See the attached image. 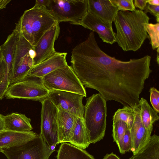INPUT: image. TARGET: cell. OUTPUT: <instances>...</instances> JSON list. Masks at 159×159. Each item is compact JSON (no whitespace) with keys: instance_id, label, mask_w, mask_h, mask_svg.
<instances>
[{"instance_id":"cell-26","label":"cell","mask_w":159,"mask_h":159,"mask_svg":"<svg viewBox=\"0 0 159 159\" xmlns=\"http://www.w3.org/2000/svg\"><path fill=\"white\" fill-rule=\"evenodd\" d=\"M134 114L133 108L124 106L115 112L112 118L113 122L119 120L123 121L127 124L128 128L129 129L134 120Z\"/></svg>"},{"instance_id":"cell-39","label":"cell","mask_w":159,"mask_h":159,"mask_svg":"<svg viewBox=\"0 0 159 159\" xmlns=\"http://www.w3.org/2000/svg\"><path fill=\"white\" fill-rule=\"evenodd\" d=\"M147 3L154 6H159V0H148Z\"/></svg>"},{"instance_id":"cell-7","label":"cell","mask_w":159,"mask_h":159,"mask_svg":"<svg viewBox=\"0 0 159 159\" xmlns=\"http://www.w3.org/2000/svg\"><path fill=\"white\" fill-rule=\"evenodd\" d=\"M54 151L49 147L39 134L25 143L3 149L0 152L7 159H49Z\"/></svg>"},{"instance_id":"cell-22","label":"cell","mask_w":159,"mask_h":159,"mask_svg":"<svg viewBox=\"0 0 159 159\" xmlns=\"http://www.w3.org/2000/svg\"><path fill=\"white\" fill-rule=\"evenodd\" d=\"M139 105L142 123L147 132L151 134L153 124L159 119L158 113L151 107L147 101L143 98L140 99Z\"/></svg>"},{"instance_id":"cell-32","label":"cell","mask_w":159,"mask_h":159,"mask_svg":"<svg viewBox=\"0 0 159 159\" xmlns=\"http://www.w3.org/2000/svg\"><path fill=\"white\" fill-rule=\"evenodd\" d=\"M146 8L151 12L156 17L157 22L159 23V6H154L148 4Z\"/></svg>"},{"instance_id":"cell-34","label":"cell","mask_w":159,"mask_h":159,"mask_svg":"<svg viewBox=\"0 0 159 159\" xmlns=\"http://www.w3.org/2000/svg\"><path fill=\"white\" fill-rule=\"evenodd\" d=\"M147 1V0H134V4L135 8H138L143 11L146 8Z\"/></svg>"},{"instance_id":"cell-24","label":"cell","mask_w":159,"mask_h":159,"mask_svg":"<svg viewBox=\"0 0 159 159\" xmlns=\"http://www.w3.org/2000/svg\"><path fill=\"white\" fill-rule=\"evenodd\" d=\"M33 59L29 52L23 60L13 68L10 84L22 81L26 77L34 66Z\"/></svg>"},{"instance_id":"cell-20","label":"cell","mask_w":159,"mask_h":159,"mask_svg":"<svg viewBox=\"0 0 159 159\" xmlns=\"http://www.w3.org/2000/svg\"><path fill=\"white\" fill-rule=\"evenodd\" d=\"M19 34L18 30L15 28L12 33L8 36L5 42L0 46L2 56L4 58L6 66L12 71Z\"/></svg>"},{"instance_id":"cell-9","label":"cell","mask_w":159,"mask_h":159,"mask_svg":"<svg viewBox=\"0 0 159 159\" xmlns=\"http://www.w3.org/2000/svg\"><path fill=\"white\" fill-rule=\"evenodd\" d=\"M40 102L42 108L40 134L49 147L55 150L58 143V110L48 98Z\"/></svg>"},{"instance_id":"cell-5","label":"cell","mask_w":159,"mask_h":159,"mask_svg":"<svg viewBox=\"0 0 159 159\" xmlns=\"http://www.w3.org/2000/svg\"><path fill=\"white\" fill-rule=\"evenodd\" d=\"M47 8L58 23L80 25L88 11V0H50Z\"/></svg>"},{"instance_id":"cell-21","label":"cell","mask_w":159,"mask_h":159,"mask_svg":"<svg viewBox=\"0 0 159 159\" xmlns=\"http://www.w3.org/2000/svg\"><path fill=\"white\" fill-rule=\"evenodd\" d=\"M57 159H95L84 149L70 143H61L57 151Z\"/></svg>"},{"instance_id":"cell-4","label":"cell","mask_w":159,"mask_h":159,"mask_svg":"<svg viewBox=\"0 0 159 159\" xmlns=\"http://www.w3.org/2000/svg\"><path fill=\"white\" fill-rule=\"evenodd\" d=\"M84 106V119L91 143L103 139L106 130L107 101L99 93L86 99Z\"/></svg>"},{"instance_id":"cell-36","label":"cell","mask_w":159,"mask_h":159,"mask_svg":"<svg viewBox=\"0 0 159 159\" xmlns=\"http://www.w3.org/2000/svg\"><path fill=\"white\" fill-rule=\"evenodd\" d=\"M102 159H120L113 153L107 154Z\"/></svg>"},{"instance_id":"cell-11","label":"cell","mask_w":159,"mask_h":159,"mask_svg":"<svg viewBox=\"0 0 159 159\" xmlns=\"http://www.w3.org/2000/svg\"><path fill=\"white\" fill-rule=\"evenodd\" d=\"M60 32V27L59 23L57 22L44 34L34 47L35 52V56L33 59L34 66L57 53V52L55 50L54 45Z\"/></svg>"},{"instance_id":"cell-10","label":"cell","mask_w":159,"mask_h":159,"mask_svg":"<svg viewBox=\"0 0 159 159\" xmlns=\"http://www.w3.org/2000/svg\"><path fill=\"white\" fill-rule=\"evenodd\" d=\"M84 97L72 92L59 91H49L48 98L58 111H63L84 119Z\"/></svg>"},{"instance_id":"cell-28","label":"cell","mask_w":159,"mask_h":159,"mask_svg":"<svg viewBox=\"0 0 159 159\" xmlns=\"http://www.w3.org/2000/svg\"><path fill=\"white\" fill-rule=\"evenodd\" d=\"M146 30L150 38L152 48L154 50L159 47V24L149 23L145 25Z\"/></svg>"},{"instance_id":"cell-37","label":"cell","mask_w":159,"mask_h":159,"mask_svg":"<svg viewBox=\"0 0 159 159\" xmlns=\"http://www.w3.org/2000/svg\"><path fill=\"white\" fill-rule=\"evenodd\" d=\"M11 0H0V10L6 8L7 5Z\"/></svg>"},{"instance_id":"cell-23","label":"cell","mask_w":159,"mask_h":159,"mask_svg":"<svg viewBox=\"0 0 159 159\" xmlns=\"http://www.w3.org/2000/svg\"><path fill=\"white\" fill-rule=\"evenodd\" d=\"M129 159H159V136H151L147 143Z\"/></svg>"},{"instance_id":"cell-15","label":"cell","mask_w":159,"mask_h":159,"mask_svg":"<svg viewBox=\"0 0 159 159\" xmlns=\"http://www.w3.org/2000/svg\"><path fill=\"white\" fill-rule=\"evenodd\" d=\"M88 11L103 20L112 23L119 11L111 0H88Z\"/></svg>"},{"instance_id":"cell-14","label":"cell","mask_w":159,"mask_h":159,"mask_svg":"<svg viewBox=\"0 0 159 159\" xmlns=\"http://www.w3.org/2000/svg\"><path fill=\"white\" fill-rule=\"evenodd\" d=\"M67 52H58L52 57L34 66L27 76L42 79L44 76L58 69L68 65L66 61Z\"/></svg>"},{"instance_id":"cell-38","label":"cell","mask_w":159,"mask_h":159,"mask_svg":"<svg viewBox=\"0 0 159 159\" xmlns=\"http://www.w3.org/2000/svg\"><path fill=\"white\" fill-rule=\"evenodd\" d=\"M3 116L0 114V131L4 129Z\"/></svg>"},{"instance_id":"cell-8","label":"cell","mask_w":159,"mask_h":159,"mask_svg":"<svg viewBox=\"0 0 159 159\" xmlns=\"http://www.w3.org/2000/svg\"><path fill=\"white\" fill-rule=\"evenodd\" d=\"M29 77L30 78L26 77L22 81L10 84L4 97L7 99H25L40 102L47 98L49 91L44 85L42 79Z\"/></svg>"},{"instance_id":"cell-12","label":"cell","mask_w":159,"mask_h":159,"mask_svg":"<svg viewBox=\"0 0 159 159\" xmlns=\"http://www.w3.org/2000/svg\"><path fill=\"white\" fill-rule=\"evenodd\" d=\"M80 25L97 33L104 42L110 44L116 42L112 23L105 21L88 11Z\"/></svg>"},{"instance_id":"cell-29","label":"cell","mask_w":159,"mask_h":159,"mask_svg":"<svg viewBox=\"0 0 159 159\" xmlns=\"http://www.w3.org/2000/svg\"><path fill=\"white\" fill-rule=\"evenodd\" d=\"M119 11H134L136 10L133 0H111Z\"/></svg>"},{"instance_id":"cell-25","label":"cell","mask_w":159,"mask_h":159,"mask_svg":"<svg viewBox=\"0 0 159 159\" xmlns=\"http://www.w3.org/2000/svg\"><path fill=\"white\" fill-rule=\"evenodd\" d=\"M19 33L14 57L12 69L23 60L31 49L34 48V47L20 33Z\"/></svg>"},{"instance_id":"cell-19","label":"cell","mask_w":159,"mask_h":159,"mask_svg":"<svg viewBox=\"0 0 159 159\" xmlns=\"http://www.w3.org/2000/svg\"><path fill=\"white\" fill-rule=\"evenodd\" d=\"M70 143L85 149L91 144L89 137L84 119L77 117L74 122L70 140Z\"/></svg>"},{"instance_id":"cell-35","label":"cell","mask_w":159,"mask_h":159,"mask_svg":"<svg viewBox=\"0 0 159 159\" xmlns=\"http://www.w3.org/2000/svg\"><path fill=\"white\" fill-rule=\"evenodd\" d=\"M50 0H36L35 5L39 6H44L47 7Z\"/></svg>"},{"instance_id":"cell-13","label":"cell","mask_w":159,"mask_h":159,"mask_svg":"<svg viewBox=\"0 0 159 159\" xmlns=\"http://www.w3.org/2000/svg\"><path fill=\"white\" fill-rule=\"evenodd\" d=\"M133 108L134 112V117L133 124L129 130L132 141L130 150L134 154L147 143L151 134L147 132L142 123L139 105H135Z\"/></svg>"},{"instance_id":"cell-31","label":"cell","mask_w":159,"mask_h":159,"mask_svg":"<svg viewBox=\"0 0 159 159\" xmlns=\"http://www.w3.org/2000/svg\"><path fill=\"white\" fill-rule=\"evenodd\" d=\"M132 141L129 130L128 129L123 137L121 154H124L130 150Z\"/></svg>"},{"instance_id":"cell-17","label":"cell","mask_w":159,"mask_h":159,"mask_svg":"<svg viewBox=\"0 0 159 159\" xmlns=\"http://www.w3.org/2000/svg\"><path fill=\"white\" fill-rule=\"evenodd\" d=\"M77 117L74 115L63 111H58L57 116L58 144L63 143H69L73 125Z\"/></svg>"},{"instance_id":"cell-33","label":"cell","mask_w":159,"mask_h":159,"mask_svg":"<svg viewBox=\"0 0 159 159\" xmlns=\"http://www.w3.org/2000/svg\"><path fill=\"white\" fill-rule=\"evenodd\" d=\"M6 69V64L2 57L0 60V84L1 83L4 78Z\"/></svg>"},{"instance_id":"cell-6","label":"cell","mask_w":159,"mask_h":159,"mask_svg":"<svg viewBox=\"0 0 159 159\" xmlns=\"http://www.w3.org/2000/svg\"><path fill=\"white\" fill-rule=\"evenodd\" d=\"M42 80L44 85L48 91H67L86 97L84 86L71 66L68 65L49 73Z\"/></svg>"},{"instance_id":"cell-3","label":"cell","mask_w":159,"mask_h":159,"mask_svg":"<svg viewBox=\"0 0 159 159\" xmlns=\"http://www.w3.org/2000/svg\"><path fill=\"white\" fill-rule=\"evenodd\" d=\"M57 22L46 7L35 5L24 11L15 28L34 47Z\"/></svg>"},{"instance_id":"cell-16","label":"cell","mask_w":159,"mask_h":159,"mask_svg":"<svg viewBox=\"0 0 159 159\" xmlns=\"http://www.w3.org/2000/svg\"><path fill=\"white\" fill-rule=\"evenodd\" d=\"M33 131L17 132L4 129L0 131V152L4 149L18 145L36 137Z\"/></svg>"},{"instance_id":"cell-1","label":"cell","mask_w":159,"mask_h":159,"mask_svg":"<svg viewBox=\"0 0 159 159\" xmlns=\"http://www.w3.org/2000/svg\"><path fill=\"white\" fill-rule=\"evenodd\" d=\"M151 57L123 61L111 57L98 46L94 32L71 52V67L85 87L94 89L107 102L124 106L139 105L145 82L152 71Z\"/></svg>"},{"instance_id":"cell-2","label":"cell","mask_w":159,"mask_h":159,"mask_svg":"<svg viewBox=\"0 0 159 159\" xmlns=\"http://www.w3.org/2000/svg\"><path fill=\"white\" fill-rule=\"evenodd\" d=\"M149 18L142 10L119 11L113 21L115 26L116 41L125 51H136L149 38L145 25Z\"/></svg>"},{"instance_id":"cell-40","label":"cell","mask_w":159,"mask_h":159,"mask_svg":"<svg viewBox=\"0 0 159 159\" xmlns=\"http://www.w3.org/2000/svg\"><path fill=\"white\" fill-rule=\"evenodd\" d=\"M2 51L1 49L0 48V60H1L2 58Z\"/></svg>"},{"instance_id":"cell-30","label":"cell","mask_w":159,"mask_h":159,"mask_svg":"<svg viewBox=\"0 0 159 159\" xmlns=\"http://www.w3.org/2000/svg\"><path fill=\"white\" fill-rule=\"evenodd\" d=\"M150 101L153 109L158 114L159 113V92L154 87L149 90Z\"/></svg>"},{"instance_id":"cell-18","label":"cell","mask_w":159,"mask_h":159,"mask_svg":"<svg viewBox=\"0 0 159 159\" xmlns=\"http://www.w3.org/2000/svg\"><path fill=\"white\" fill-rule=\"evenodd\" d=\"M4 129L17 132L31 131V119L24 114L12 113L3 116Z\"/></svg>"},{"instance_id":"cell-27","label":"cell","mask_w":159,"mask_h":159,"mask_svg":"<svg viewBox=\"0 0 159 159\" xmlns=\"http://www.w3.org/2000/svg\"><path fill=\"white\" fill-rule=\"evenodd\" d=\"M128 129L127 124L123 121L119 120L113 122L112 136L113 141L117 144L120 153L122 151L123 138Z\"/></svg>"}]
</instances>
